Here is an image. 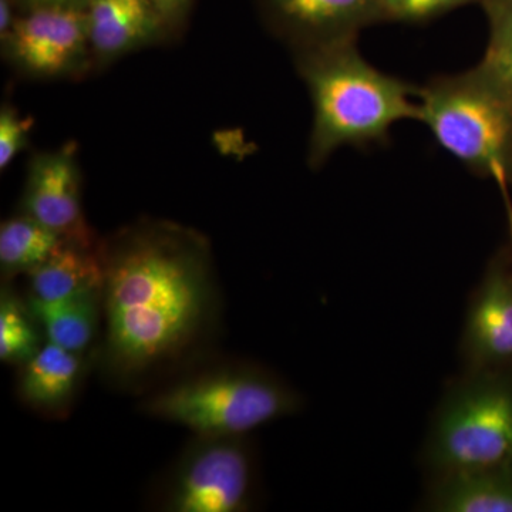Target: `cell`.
<instances>
[{"label": "cell", "mask_w": 512, "mask_h": 512, "mask_svg": "<svg viewBox=\"0 0 512 512\" xmlns=\"http://www.w3.org/2000/svg\"><path fill=\"white\" fill-rule=\"evenodd\" d=\"M109 376L133 382L173 365L215 322L217 281L210 244L171 221L144 220L99 245Z\"/></svg>", "instance_id": "1"}, {"label": "cell", "mask_w": 512, "mask_h": 512, "mask_svg": "<svg viewBox=\"0 0 512 512\" xmlns=\"http://www.w3.org/2000/svg\"><path fill=\"white\" fill-rule=\"evenodd\" d=\"M301 72L312 97V165L340 147L379 140L400 121L419 120L412 87L367 62L353 36L318 42Z\"/></svg>", "instance_id": "2"}, {"label": "cell", "mask_w": 512, "mask_h": 512, "mask_svg": "<svg viewBox=\"0 0 512 512\" xmlns=\"http://www.w3.org/2000/svg\"><path fill=\"white\" fill-rule=\"evenodd\" d=\"M301 400L271 373L247 365L211 367L178 380L143 402V412L195 436H245L293 414Z\"/></svg>", "instance_id": "3"}, {"label": "cell", "mask_w": 512, "mask_h": 512, "mask_svg": "<svg viewBox=\"0 0 512 512\" xmlns=\"http://www.w3.org/2000/svg\"><path fill=\"white\" fill-rule=\"evenodd\" d=\"M419 121L461 163L511 181L512 101L481 70L447 77L419 92Z\"/></svg>", "instance_id": "4"}, {"label": "cell", "mask_w": 512, "mask_h": 512, "mask_svg": "<svg viewBox=\"0 0 512 512\" xmlns=\"http://www.w3.org/2000/svg\"><path fill=\"white\" fill-rule=\"evenodd\" d=\"M437 474L512 467V375L476 369L447 394L431 429Z\"/></svg>", "instance_id": "5"}, {"label": "cell", "mask_w": 512, "mask_h": 512, "mask_svg": "<svg viewBox=\"0 0 512 512\" xmlns=\"http://www.w3.org/2000/svg\"><path fill=\"white\" fill-rule=\"evenodd\" d=\"M254 497V457L245 436H195L160 497L167 512H244Z\"/></svg>", "instance_id": "6"}, {"label": "cell", "mask_w": 512, "mask_h": 512, "mask_svg": "<svg viewBox=\"0 0 512 512\" xmlns=\"http://www.w3.org/2000/svg\"><path fill=\"white\" fill-rule=\"evenodd\" d=\"M2 42L10 62L30 76H66L90 50L86 8L76 3L33 8L16 19Z\"/></svg>", "instance_id": "7"}, {"label": "cell", "mask_w": 512, "mask_h": 512, "mask_svg": "<svg viewBox=\"0 0 512 512\" xmlns=\"http://www.w3.org/2000/svg\"><path fill=\"white\" fill-rule=\"evenodd\" d=\"M22 212L67 241L96 245L84 218L76 144L37 154L30 163Z\"/></svg>", "instance_id": "8"}, {"label": "cell", "mask_w": 512, "mask_h": 512, "mask_svg": "<svg viewBox=\"0 0 512 512\" xmlns=\"http://www.w3.org/2000/svg\"><path fill=\"white\" fill-rule=\"evenodd\" d=\"M464 353L474 369L512 363V276L491 269L468 313Z\"/></svg>", "instance_id": "9"}, {"label": "cell", "mask_w": 512, "mask_h": 512, "mask_svg": "<svg viewBox=\"0 0 512 512\" xmlns=\"http://www.w3.org/2000/svg\"><path fill=\"white\" fill-rule=\"evenodd\" d=\"M84 372L86 353L70 352L46 340L39 352L20 366V400L36 412L62 416L72 406Z\"/></svg>", "instance_id": "10"}, {"label": "cell", "mask_w": 512, "mask_h": 512, "mask_svg": "<svg viewBox=\"0 0 512 512\" xmlns=\"http://www.w3.org/2000/svg\"><path fill=\"white\" fill-rule=\"evenodd\" d=\"M90 49L114 59L153 42L165 28L148 0H87Z\"/></svg>", "instance_id": "11"}, {"label": "cell", "mask_w": 512, "mask_h": 512, "mask_svg": "<svg viewBox=\"0 0 512 512\" xmlns=\"http://www.w3.org/2000/svg\"><path fill=\"white\" fill-rule=\"evenodd\" d=\"M426 507L436 512H512V467L439 474Z\"/></svg>", "instance_id": "12"}, {"label": "cell", "mask_w": 512, "mask_h": 512, "mask_svg": "<svg viewBox=\"0 0 512 512\" xmlns=\"http://www.w3.org/2000/svg\"><path fill=\"white\" fill-rule=\"evenodd\" d=\"M29 296L57 301L76 293L103 289L99 247L64 241L43 264L30 271Z\"/></svg>", "instance_id": "13"}, {"label": "cell", "mask_w": 512, "mask_h": 512, "mask_svg": "<svg viewBox=\"0 0 512 512\" xmlns=\"http://www.w3.org/2000/svg\"><path fill=\"white\" fill-rule=\"evenodd\" d=\"M26 301L47 342L76 353L92 348L103 318V289L57 301H40L28 295Z\"/></svg>", "instance_id": "14"}, {"label": "cell", "mask_w": 512, "mask_h": 512, "mask_svg": "<svg viewBox=\"0 0 512 512\" xmlns=\"http://www.w3.org/2000/svg\"><path fill=\"white\" fill-rule=\"evenodd\" d=\"M276 9L293 25L322 33V40L352 37L353 30L380 15L377 0H274Z\"/></svg>", "instance_id": "15"}, {"label": "cell", "mask_w": 512, "mask_h": 512, "mask_svg": "<svg viewBox=\"0 0 512 512\" xmlns=\"http://www.w3.org/2000/svg\"><path fill=\"white\" fill-rule=\"evenodd\" d=\"M64 241L67 239L23 212L3 221L0 227V268L3 278L28 275Z\"/></svg>", "instance_id": "16"}, {"label": "cell", "mask_w": 512, "mask_h": 512, "mask_svg": "<svg viewBox=\"0 0 512 512\" xmlns=\"http://www.w3.org/2000/svg\"><path fill=\"white\" fill-rule=\"evenodd\" d=\"M40 325L28 301L3 286L0 293V360L8 365H25L42 348Z\"/></svg>", "instance_id": "17"}, {"label": "cell", "mask_w": 512, "mask_h": 512, "mask_svg": "<svg viewBox=\"0 0 512 512\" xmlns=\"http://www.w3.org/2000/svg\"><path fill=\"white\" fill-rule=\"evenodd\" d=\"M477 67L512 101V32L493 33L483 62Z\"/></svg>", "instance_id": "18"}, {"label": "cell", "mask_w": 512, "mask_h": 512, "mask_svg": "<svg viewBox=\"0 0 512 512\" xmlns=\"http://www.w3.org/2000/svg\"><path fill=\"white\" fill-rule=\"evenodd\" d=\"M33 119L5 104L0 110V168L6 170L28 144Z\"/></svg>", "instance_id": "19"}, {"label": "cell", "mask_w": 512, "mask_h": 512, "mask_svg": "<svg viewBox=\"0 0 512 512\" xmlns=\"http://www.w3.org/2000/svg\"><path fill=\"white\" fill-rule=\"evenodd\" d=\"M468 0H377L380 15L399 20H420L463 5Z\"/></svg>", "instance_id": "20"}, {"label": "cell", "mask_w": 512, "mask_h": 512, "mask_svg": "<svg viewBox=\"0 0 512 512\" xmlns=\"http://www.w3.org/2000/svg\"><path fill=\"white\" fill-rule=\"evenodd\" d=\"M488 12L493 33L512 32V0H491Z\"/></svg>", "instance_id": "21"}, {"label": "cell", "mask_w": 512, "mask_h": 512, "mask_svg": "<svg viewBox=\"0 0 512 512\" xmlns=\"http://www.w3.org/2000/svg\"><path fill=\"white\" fill-rule=\"evenodd\" d=\"M158 16L163 20L164 25H174L183 18L190 0H150Z\"/></svg>", "instance_id": "22"}, {"label": "cell", "mask_w": 512, "mask_h": 512, "mask_svg": "<svg viewBox=\"0 0 512 512\" xmlns=\"http://www.w3.org/2000/svg\"><path fill=\"white\" fill-rule=\"evenodd\" d=\"M15 22L16 19H13L10 0H0V37H2V40L9 35Z\"/></svg>", "instance_id": "23"}, {"label": "cell", "mask_w": 512, "mask_h": 512, "mask_svg": "<svg viewBox=\"0 0 512 512\" xmlns=\"http://www.w3.org/2000/svg\"><path fill=\"white\" fill-rule=\"evenodd\" d=\"M30 8H40V6H55V5H72L76 0H25Z\"/></svg>", "instance_id": "24"}, {"label": "cell", "mask_w": 512, "mask_h": 512, "mask_svg": "<svg viewBox=\"0 0 512 512\" xmlns=\"http://www.w3.org/2000/svg\"><path fill=\"white\" fill-rule=\"evenodd\" d=\"M501 191H503L505 210H507L508 228H510V235L512 239V202L510 195H508V185H500Z\"/></svg>", "instance_id": "25"}]
</instances>
